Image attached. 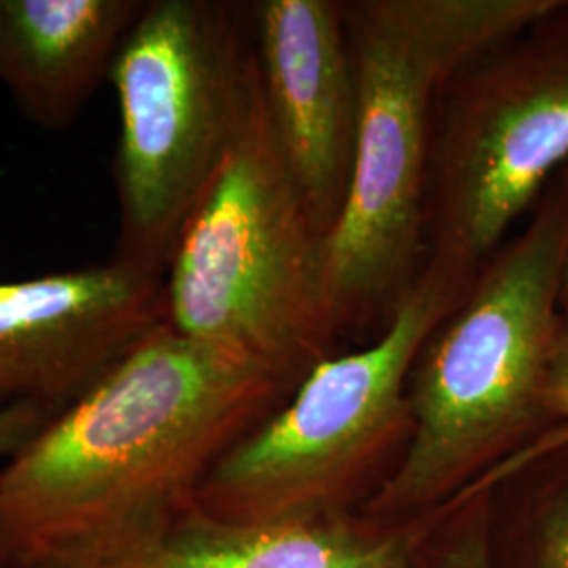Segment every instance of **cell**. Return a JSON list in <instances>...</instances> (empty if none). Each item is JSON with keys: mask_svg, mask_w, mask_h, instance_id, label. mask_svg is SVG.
I'll list each match as a JSON object with an SVG mask.
<instances>
[{"mask_svg": "<svg viewBox=\"0 0 568 568\" xmlns=\"http://www.w3.org/2000/svg\"><path fill=\"white\" fill-rule=\"evenodd\" d=\"M163 276L112 257L0 283V406L74 403L163 325Z\"/></svg>", "mask_w": 568, "mask_h": 568, "instance_id": "8", "label": "cell"}, {"mask_svg": "<svg viewBox=\"0 0 568 568\" xmlns=\"http://www.w3.org/2000/svg\"><path fill=\"white\" fill-rule=\"evenodd\" d=\"M551 0H342L358 81V140L342 220L325 241L337 337L384 331L424 272L436 103L455 70Z\"/></svg>", "mask_w": 568, "mask_h": 568, "instance_id": "3", "label": "cell"}, {"mask_svg": "<svg viewBox=\"0 0 568 568\" xmlns=\"http://www.w3.org/2000/svg\"><path fill=\"white\" fill-rule=\"evenodd\" d=\"M265 114L316 230L342 220L358 140V81L342 0L248 2Z\"/></svg>", "mask_w": 568, "mask_h": 568, "instance_id": "9", "label": "cell"}, {"mask_svg": "<svg viewBox=\"0 0 568 568\" xmlns=\"http://www.w3.org/2000/svg\"><path fill=\"white\" fill-rule=\"evenodd\" d=\"M145 0H0V84L47 131L79 119Z\"/></svg>", "mask_w": 568, "mask_h": 568, "instance_id": "11", "label": "cell"}, {"mask_svg": "<svg viewBox=\"0 0 568 568\" xmlns=\"http://www.w3.org/2000/svg\"><path fill=\"white\" fill-rule=\"evenodd\" d=\"M560 312L568 314V260L565 276H562V286H560Z\"/></svg>", "mask_w": 568, "mask_h": 568, "instance_id": "16", "label": "cell"}, {"mask_svg": "<svg viewBox=\"0 0 568 568\" xmlns=\"http://www.w3.org/2000/svg\"><path fill=\"white\" fill-rule=\"evenodd\" d=\"M108 81L119 102L112 257L164 274L260 98L248 2L145 0Z\"/></svg>", "mask_w": 568, "mask_h": 568, "instance_id": "5", "label": "cell"}, {"mask_svg": "<svg viewBox=\"0 0 568 568\" xmlns=\"http://www.w3.org/2000/svg\"><path fill=\"white\" fill-rule=\"evenodd\" d=\"M525 487L518 518V568H568V427L549 429L516 471Z\"/></svg>", "mask_w": 568, "mask_h": 568, "instance_id": "12", "label": "cell"}, {"mask_svg": "<svg viewBox=\"0 0 568 568\" xmlns=\"http://www.w3.org/2000/svg\"><path fill=\"white\" fill-rule=\"evenodd\" d=\"M164 323L288 387L333 356L325 236L276 145L262 84L243 135L164 267Z\"/></svg>", "mask_w": 568, "mask_h": 568, "instance_id": "4", "label": "cell"}, {"mask_svg": "<svg viewBox=\"0 0 568 568\" xmlns=\"http://www.w3.org/2000/svg\"><path fill=\"white\" fill-rule=\"evenodd\" d=\"M567 260L568 163L417 354L410 438L365 516L398 523L440 508L554 429L541 386Z\"/></svg>", "mask_w": 568, "mask_h": 568, "instance_id": "2", "label": "cell"}, {"mask_svg": "<svg viewBox=\"0 0 568 568\" xmlns=\"http://www.w3.org/2000/svg\"><path fill=\"white\" fill-rule=\"evenodd\" d=\"M568 163V0L453 72L434 114L424 267L467 288Z\"/></svg>", "mask_w": 568, "mask_h": 568, "instance_id": "7", "label": "cell"}, {"mask_svg": "<svg viewBox=\"0 0 568 568\" xmlns=\"http://www.w3.org/2000/svg\"><path fill=\"white\" fill-rule=\"evenodd\" d=\"M291 392L156 326L0 467V556L41 567L182 508Z\"/></svg>", "mask_w": 568, "mask_h": 568, "instance_id": "1", "label": "cell"}, {"mask_svg": "<svg viewBox=\"0 0 568 568\" xmlns=\"http://www.w3.org/2000/svg\"><path fill=\"white\" fill-rule=\"evenodd\" d=\"M0 568H16V567H11V565H9V562H7V560H4V558H2V556H0Z\"/></svg>", "mask_w": 568, "mask_h": 568, "instance_id": "17", "label": "cell"}, {"mask_svg": "<svg viewBox=\"0 0 568 568\" xmlns=\"http://www.w3.org/2000/svg\"><path fill=\"white\" fill-rule=\"evenodd\" d=\"M467 288L424 267L371 344L318 363L225 450L196 488V508L239 525L312 520L342 514L377 476L387 478L410 438L417 354Z\"/></svg>", "mask_w": 568, "mask_h": 568, "instance_id": "6", "label": "cell"}, {"mask_svg": "<svg viewBox=\"0 0 568 568\" xmlns=\"http://www.w3.org/2000/svg\"><path fill=\"white\" fill-rule=\"evenodd\" d=\"M462 497L398 523L342 511L264 525L225 523L192 499L47 568H415Z\"/></svg>", "mask_w": 568, "mask_h": 568, "instance_id": "10", "label": "cell"}, {"mask_svg": "<svg viewBox=\"0 0 568 568\" xmlns=\"http://www.w3.org/2000/svg\"><path fill=\"white\" fill-rule=\"evenodd\" d=\"M58 413L32 403L0 406V467L11 462Z\"/></svg>", "mask_w": 568, "mask_h": 568, "instance_id": "15", "label": "cell"}, {"mask_svg": "<svg viewBox=\"0 0 568 568\" xmlns=\"http://www.w3.org/2000/svg\"><path fill=\"white\" fill-rule=\"evenodd\" d=\"M541 400L549 424L568 427V314L562 312L549 345Z\"/></svg>", "mask_w": 568, "mask_h": 568, "instance_id": "14", "label": "cell"}, {"mask_svg": "<svg viewBox=\"0 0 568 568\" xmlns=\"http://www.w3.org/2000/svg\"><path fill=\"white\" fill-rule=\"evenodd\" d=\"M514 459L490 469L464 490L462 501L427 541V568H497L493 551L495 488Z\"/></svg>", "mask_w": 568, "mask_h": 568, "instance_id": "13", "label": "cell"}]
</instances>
